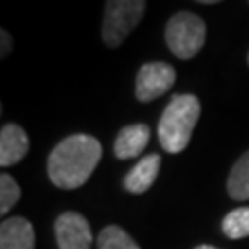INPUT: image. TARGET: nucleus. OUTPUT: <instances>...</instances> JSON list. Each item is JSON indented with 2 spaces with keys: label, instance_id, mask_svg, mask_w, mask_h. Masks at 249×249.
Wrapping results in <instances>:
<instances>
[{
  "label": "nucleus",
  "instance_id": "nucleus-1",
  "mask_svg": "<svg viewBox=\"0 0 249 249\" xmlns=\"http://www.w3.org/2000/svg\"><path fill=\"white\" fill-rule=\"evenodd\" d=\"M102 159V144L90 135H71L48 155V178L55 187L74 190L87 183Z\"/></svg>",
  "mask_w": 249,
  "mask_h": 249
},
{
  "label": "nucleus",
  "instance_id": "nucleus-3",
  "mask_svg": "<svg viewBox=\"0 0 249 249\" xmlns=\"http://www.w3.org/2000/svg\"><path fill=\"white\" fill-rule=\"evenodd\" d=\"M170 52L179 59H192L205 45L207 26L192 11H179L166 22L164 30Z\"/></svg>",
  "mask_w": 249,
  "mask_h": 249
},
{
  "label": "nucleus",
  "instance_id": "nucleus-15",
  "mask_svg": "<svg viewBox=\"0 0 249 249\" xmlns=\"http://www.w3.org/2000/svg\"><path fill=\"white\" fill-rule=\"evenodd\" d=\"M11 50V37L6 30H2V57H6Z\"/></svg>",
  "mask_w": 249,
  "mask_h": 249
},
{
  "label": "nucleus",
  "instance_id": "nucleus-5",
  "mask_svg": "<svg viewBox=\"0 0 249 249\" xmlns=\"http://www.w3.org/2000/svg\"><path fill=\"white\" fill-rule=\"evenodd\" d=\"M174 81H176V71L172 65L162 61L146 63L137 74V85H135L137 100L144 104L153 102L164 92H168Z\"/></svg>",
  "mask_w": 249,
  "mask_h": 249
},
{
  "label": "nucleus",
  "instance_id": "nucleus-2",
  "mask_svg": "<svg viewBox=\"0 0 249 249\" xmlns=\"http://www.w3.org/2000/svg\"><path fill=\"white\" fill-rule=\"evenodd\" d=\"M199 115L201 106L194 94H176L170 100L157 127L162 150L168 153H181L185 150L192 139Z\"/></svg>",
  "mask_w": 249,
  "mask_h": 249
},
{
  "label": "nucleus",
  "instance_id": "nucleus-9",
  "mask_svg": "<svg viewBox=\"0 0 249 249\" xmlns=\"http://www.w3.org/2000/svg\"><path fill=\"white\" fill-rule=\"evenodd\" d=\"M151 137L150 125L131 124L120 129L115 141V155L118 159H133L139 157L148 146Z\"/></svg>",
  "mask_w": 249,
  "mask_h": 249
},
{
  "label": "nucleus",
  "instance_id": "nucleus-4",
  "mask_svg": "<svg viewBox=\"0 0 249 249\" xmlns=\"http://www.w3.org/2000/svg\"><path fill=\"white\" fill-rule=\"evenodd\" d=\"M146 9L144 0H109L106 4L102 37L109 48H116L141 22Z\"/></svg>",
  "mask_w": 249,
  "mask_h": 249
},
{
  "label": "nucleus",
  "instance_id": "nucleus-12",
  "mask_svg": "<svg viewBox=\"0 0 249 249\" xmlns=\"http://www.w3.org/2000/svg\"><path fill=\"white\" fill-rule=\"evenodd\" d=\"M223 234L231 240H240L249 236V207L234 209L223 218Z\"/></svg>",
  "mask_w": 249,
  "mask_h": 249
},
{
  "label": "nucleus",
  "instance_id": "nucleus-10",
  "mask_svg": "<svg viewBox=\"0 0 249 249\" xmlns=\"http://www.w3.org/2000/svg\"><path fill=\"white\" fill-rule=\"evenodd\" d=\"M160 168V155L150 153L135 164L124 178V188L131 194H144L155 183Z\"/></svg>",
  "mask_w": 249,
  "mask_h": 249
},
{
  "label": "nucleus",
  "instance_id": "nucleus-11",
  "mask_svg": "<svg viewBox=\"0 0 249 249\" xmlns=\"http://www.w3.org/2000/svg\"><path fill=\"white\" fill-rule=\"evenodd\" d=\"M227 192L236 201L249 199V151L234 162L227 179Z\"/></svg>",
  "mask_w": 249,
  "mask_h": 249
},
{
  "label": "nucleus",
  "instance_id": "nucleus-16",
  "mask_svg": "<svg viewBox=\"0 0 249 249\" xmlns=\"http://www.w3.org/2000/svg\"><path fill=\"white\" fill-rule=\"evenodd\" d=\"M194 249H218V248H214V246H197Z\"/></svg>",
  "mask_w": 249,
  "mask_h": 249
},
{
  "label": "nucleus",
  "instance_id": "nucleus-8",
  "mask_svg": "<svg viewBox=\"0 0 249 249\" xmlns=\"http://www.w3.org/2000/svg\"><path fill=\"white\" fill-rule=\"evenodd\" d=\"M0 249H36L34 225L22 216H13L0 225Z\"/></svg>",
  "mask_w": 249,
  "mask_h": 249
},
{
  "label": "nucleus",
  "instance_id": "nucleus-7",
  "mask_svg": "<svg viewBox=\"0 0 249 249\" xmlns=\"http://www.w3.org/2000/svg\"><path fill=\"white\" fill-rule=\"evenodd\" d=\"M28 150H30V141H28L26 131L20 125H2V131H0V164H2V168L17 164L18 160L26 157Z\"/></svg>",
  "mask_w": 249,
  "mask_h": 249
},
{
  "label": "nucleus",
  "instance_id": "nucleus-13",
  "mask_svg": "<svg viewBox=\"0 0 249 249\" xmlns=\"http://www.w3.org/2000/svg\"><path fill=\"white\" fill-rule=\"evenodd\" d=\"M98 249H141L139 244L118 227V225H107L98 234Z\"/></svg>",
  "mask_w": 249,
  "mask_h": 249
},
{
  "label": "nucleus",
  "instance_id": "nucleus-17",
  "mask_svg": "<svg viewBox=\"0 0 249 249\" xmlns=\"http://www.w3.org/2000/svg\"><path fill=\"white\" fill-rule=\"evenodd\" d=\"M248 63H249V53H248Z\"/></svg>",
  "mask_w": 249,
  "mask_h": 249
},
{
  "label": "nucleus",
  "instance_id": "nucleus-6",
  "mask_svg": "<svg viewBox=\"0 0 249 249\" xmlns=\"http://www.w3.org/2000/svg\"><path fill=\"white\" fill-rule=\"evenodd\" d=\"M53 229L59 249H90L92 246L89 222L78 213H63L57 216Z\"/></svg>",
  "mask_w": 249,
  "mask_h": 249
},
{
  "label": "nucleus",
  "instance_id": "nucleus-14",
  "mask_svg": "<svg viewBox=\"0 0 249 249\" xmlns=\"http://www.w3.org/2000/svg\"><path fill=\"white\" fill-rule=\"evenodd\" d=\"M20 199V187L9 174L0 176V214H8Z\"/></svg>",
  "mask_w": 249,
  "mask_h": 249
}]
</instances>
